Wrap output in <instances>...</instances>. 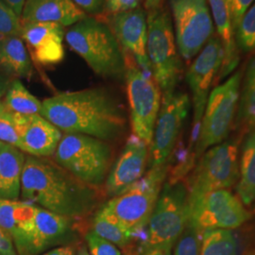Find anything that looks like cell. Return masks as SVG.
I'll use <instances>...</instances> for the list:
<instances>
[{"label": "cell", "mask_w": 255, "mask_h": 255, "mask_svg": "<svg viewBox=\"0 0 255 255\" xmlns=\"http://www.w3.org/2000/svg\"><path fill=\"white\" fill-rule=\"evenodd\" d=\"M207 2L214 26L217 28L218 37L223 48V61L219 74V80H222L233 73L238 66L239 50L236 43L227 0H207Z\"/></svg>", "instance_id": "obj_21"}, {"label": "cell", "mask_w": 255, "mask_h": 255, "mask_svg": "<svg viewBox=\"0 0 255 255\" xmlns=\"http://www.w3.org/2000/svg\"><path fill=\"white\" fill-rule=\"evenodd\" d=\"M238 50L250 53L255 50V2L248 9L235 30Z\"/></svg>", "instance_id": "obj_29"}, {"label": "cell", "mask_w": 255, "mask_h": 255, "mask_svg": "<svg viewBox=\"0 0 255 255\" xmlns=\"http://www.w3.org/2000/svg\"><path fill=\"white\" fill-rule=\"evenodd\" d=\"M146 54L151 75L164 94L176 91L182 75V60L168 11L160 7L146 14Z\"/></svg>", "instance_id": "obj_7"}, {"label": "cell", "mask_w": 255, "mask_h": 255, "mask_svg": "<svg viewBox=\"0 0 255 255\" xmlns=\"http://www.w3.org/2000/svg\"><path fill=\"white\" fill-rule=\"evenodd\" d=\"M0 66L16 77L29 79L32 76L31 59L21 37H0Z\"/></svg>", "instance_id": "obj_23"}, {"label": "cell", "mask_w": 255, "mask_h": 255, "mask_svg": "<svg viewBox=\"0 0 255 255\" xmlns=\"http://www.w3.org/2000/svg\"><path fill=\"white\" fill-rule=\"evenodd\" d=\"M149 156V146L131 134L126 141L106 179L105 194L112 199L122 194L138 182L145 174Z\"/></svg>", "instance_id": "obj_16"}, {"label": "cell", "mask_w": 255, "mask_h": 255, "mask_svg": "<svg viewBox=\"0 0 255 255\" xmlns=\"http://www.w3.org/2000/svg\"><path fill=\"white\" fill-rule=\"evenodd\" d=\"M21 28L20 17L3 0H0V37L20 36Z\"/></svg>", "instance_id": "obj_31"}, {"label": "cell", "mask_w": 255, "mask_h": 255, "mask_svg": "<svg viewBox=\"0 0 255 255\" xmlns=\"http://www.w3.org/2000/svg\"><path fill=\"white\" fill-rule=\"evenodd\" d=\"M190 110L189 96L182 92L164 94L149 146L150 167L168 162Z\"/></svg>", "instance_id": "obj_14"}, {"label": "cell", "mask_w": 255, "mask_h": 255, "mask_svg": "<svg viewBox=\"0 0 255 255\" xmlns=\"http://www.w3.org/2000/svg\"><path fill=\"white\" fill-rule=\"evenodd\" d=\"M53 157L64 170L97 189L105 183L113 165L109 142L78 133H64Z\"/></svg>", "instance_id": "obj_6"}, {"label": "cell", "mask_w": 255, "mask_h": 255, "mask_svg": "<svg viewBox=\"0 0 255 255\" xmlns=\"http://www.w3.org/2000/svg\"><path fill=\"white\" fill-rule=\"evenodd\" d=\"M239 181L237 192L240 201L245 205H251L255 201V129L248 132L242 145Z\"/></svg>", "instance_id": "obj_24"}, {"label": "cell", "mask_w": 255, "mask_h": 255, "mask_svg": "<svg viewBox=\"0 0 255 255\" xmlns=\"http://www.w3.org/2000/svg\"><path fill=\"white\" fill-rule=\"evenodd\" d=\"M143 0H105L104 9L110 15L128 11L140 7Z\"/></svg>", "instance_id": "obj_35"}, {"label": "cell", "mask_w": 255, "mask_h": 255, "mask_svg": "<svg viewBox=\"0 0 255 255\" xmlns=\"http://www.w3.org/2000/svg\"><path fill=\"white\" fill-rule=\"evenodd\" d=\"M5 144H6V143H3V142H1V141H0V148H1L2 146H4Z\"/></svg>", "instance_id": "obj_45"}, {"label": "cell", "mask_w": 255, "mask_h": 255, "mask_svg": "<svg viewBox=\"0 0 255 255\" xmlns=\"http://www.w3.org/2000/svg\"><path fill=\"white\" fill-rule=\"evenodd\" d=\"M85 17L72 0H26L20 20L21 24L56 23L67 27Z\"/></svg>", "instance_id": "obj_20"}, {"label": "cell", "mask_w": 255, "mask_h": 255, "mask_svg": "<svg viewBox=\"0 0 255 255\" xmlns=\"http://www.w3.org/2000/svg\"><path fill=\"white\" fill-rule=\"evenodd\" d=\"M129 255V254H126V255Z\"/></svg>", "instance_id": "obj_47"}, {"label": "cell", "mask_w": 255, "mask_h": 255, "mask_svg": "<svg viewBox=\"0 0 255 255\" xmlns=\"http://www.w3.org/2000/svg\"><path fill=\"white\" fill-rule=\"evenodd\" d=\"M188 223V189L182 182L164 184L146 225L143 250L158 245H173ZM139 254V255H140Z\"/></svg>", "instance_id": "obj_9"}, {"label": "cell", "mask_w": 255, "mask_h": 255, "mask_svg": "<svg viewBox=\"0 0 255 255\" xmlns=\"http://www.w3.org/2000/svg\"><path fill=\"white\" fill-rule=\"evenodd\" d=\"M3 1L16 13L17 16L21 17L26 0H3Z\"/></svg>", "instance_id": "obj_40"}, {"label": "cell", "mask_w": 255, "mask_h": 255, "mask_svg": "<svg viewBox=\"0 0 255 255\" xmlns=\"http://www.w3.org/2000/svg\"><path fill=\"white\" fill-rule=\"evenodd\" d=\"M13 115L22 151L35 157L53 156L63 132L41 115Z\"/></svg>", "instance_id": "obj_19"}, {"label": "cell", "mask_w": 255, "mask_h": 255, "mask_svg": "<svg viewBox=\"0 0 255 255\" xmlns=\"http://www.w3.org/2000/svg\"><path fill=\"white\" fill-rule=\"evenodd\" d=\"M64 133L117 140L127 127V117L119 98L109 89L94 87L57 94L42 102L40 114Z\"/></svg>", "instance_id": "obj_1"}, {"label": "cell", "mask_w": 255, "mask_h": 255, "mask_svg": "<svg viewBox=\"0 0 255 255\" xmlns=\"http://www.w3.org/2000/svg\"><path fill=\"white\" fill-rule=\"evenodd\" d=\"M41 255H77V250L72 245L56 247Z\"/></svg>", "instance_id": "obj_39"}, {"label": "cell", "mask_w": 255, "mask_h": 255, "mask_svg": "<svg viewBox=\"0 0 255 255\" xmlns=\"http://www.w3.org/2000/svg\"><path fill=\"white\" fill-rule=\"evenodd\" d=\"M202 232L188 222L174 245V255H201Z\"/></svg>", "instance_id": "obj_30"}, {"label": "cell", "mask_w": 255, "mask_h": 255, "mask_svg": "<svg viewBox=\"0 0 255 255\" xmlns=\"http://www.w3.org/2000/svg\"><path fill=\"white\" fill-rule=\"evenodd\" d=\"M125 79L132 134L150 146L161 108L162 91L153 77L137 64H127Z\"/></svg>", "instance_id": "obj_11"}, {"label": "cell", "mask_w": 255, "mask_h": 255, "mask_svg": "<svg viewBox=\"0 0 255 255\" xmlns=\"http://www.w3.org/2000/svg\"><path fill=\"white\" fill-rule=\"evenodd\" d=\"M242 201L227 189L209 192L188 201V222L201 231L240 227L250 219Z\"/></svg>", "instance_id": "obj_13"}, {"label": "cell", "mask_w": 255, "mask_h": 255, "mask_svg": "<svg viewBox=\"0 0 255 255\" xmlns=\"http://www.w3.org/2000/svg\"><path fill=\"white\" fill-rule=\"evenodd\" d=\"M77 255H90L87 250V247L84 245H81L77 249Z\"/></svg>", "instance_id": "obj_43"}, {"label": "cell", "mask_w": 255, "mask_h": 255, "mask_svg": "<svg viewBox=\"0 0 255 255\" xmlns=\"http://www.w3.org/2000/svg\"><path fill=\"white\" fill-rule=\"evenodd\" d=\"M64 38L92 70L104 78L125 77L127 62L109 25L86 16L68 28Z\"/></svg>", "instance_id": "obj_4"}, {"label": "cell", "mask_w": 255, "mask_h": 255, "mask_svg": "<svg viewBox=\"0 0 255 255\" xmlns=\"http://www.w3.org/2000/svg\"><path fill=\"white\" fill-rule=\"evenodd\" d=\"M253 255V254H250V255Z\"/></svg>", "instance_id": "obj_46"}, {"label": "cell", "mask_w": 255, "mask_h": 255, "mask_svg": "<svg viewBox=\"0 0 255 255\" xmlns=\"http://www.w3.org/2000/svg\"><path fill=\"white\" fill-rule=\"evenodd\" d=\"M64 27L60 24L27 23L22 24L20 37L37 64L48 66L64 60Z\"/></svg>", "instance_id": "obj_18"}, {"label": "cell", "mask_w": 255, "mask_h": 255, "mask_svg": "<svg viewBox=\"0 0 255 255\" xmlns=\"http://www.w3.org/2000/svg\"><path fill=\"white\" fill-rule=\"evenodd\" d=\"M0 141L15 146L22 151V144L16 130L14 115L8 110L0 116Z\"/></svg>", "instance_id": "obj_32"}, {"label": "cell", "mask_w": 255, "mask_h": 255, "mask_svg": "<svg viewBox=\"0 0 255 255\" xmlns=\"http://www.w3.org/2000/svg\"><path fill=\"white\" fill-rule=\"evenodd\" d=\"M238 156L239 145L235 139L212 146L201 155L188 184V201L235 185L239 178Z\"/></svg>", "instance_id": "obj_10"}, {"label": "cell", "mask_w": 255, "mask_h": 255, "mask_svg": "<svg viewBox=\"0 0 255 255\" xmlns=\"http://www.w3.org/2000/svg\"><path fill=\"white\" fill-rule=\"evenodd\" d=\"M231 18L233 23L234 30H236L237 25L247 10L254 4L255 0H227Z\"/></svg>", "instance_id": "obj_34"}, {"label": "cell", "mask_w": 255, "mask_h": 255, "mask_svg": "<svg viewBox=\"0 0 255 255\" xmlns=\"http://www.w3.org/2000/svg\"><path fill=\"white\" fill-rule=\"evenodd\" d=\"M163 0H145V5L148 10L155 9L162 7Z\"/></svg>", "instance_id": "obj_42"}, {"label": "cell", "mask_w": 255, "mask_h": 255, "mask_svg": "<svg viewBox=\"0 0 255 255\" xmlns=\"http://www.w3.org/2000/svg\"><path fill=\"white\" fill-rule=\"evenodd\" d=\"M173 245H158V246L149 247L142 251L139 255H172Z\"/></svg>", "instance_id": "obj_38"}, {"label": "cell", "mask_w": 255, "mask_h": 255, "mask_svg": "<svg viewBox=\"0 0 255 255\" xmlns=\"http://www.w3.org/2000/svg\"><path fill=\"white\" fill-rule=\"evenodd\" d=\"M175 39L182 59L191 60L214 35L207 0H170Z\"/></svg>", "instance_id": "obj_12"}, {"label": "cell", "mask_w": 255, "mask_h": 255, "mask_svg": "<svg viewBox=\"0 0 255 255\" xmlns=\"http://www.w3.org/2000/svg\"><path fill=\"white\" fill-rule=\"evenodd\" d=\"M168 170V162L150 167L138 182L122 194L109 199L98 211L119 223L133 237L146 228Z\"/></svg>", "instance_id": "obj_5"}, {"label": "cell", "mask_w": 255, "mask_h": 255, "mask_svg": "<svg viewBox=\"0 0 255 255\" xmlns=\"http://www.w3.org/2000/svg\"><path fill=\"white\" fill-rule=\"evenodd\" d=\"M84 237L90 255H122L118 247L99 237L91 230Z\"/></svg>", "instance_id": "obj_33"}, {"label": "cell", "mask_w": 255, "mask_h": 255, "mask_svg": "<svg viewBox=\"0 0 255 255\" xmlns=\"http://www.w3.org/2000/svg\"><path fill=\"white\" fill-rule=\"evenodd\" d=\"M243 71L238 70L211 92L195 143V160L228 136L237 116Z\"/></svg>", "instance_id": "obj_8"}, {"label": "cell", "mask_w": 255, "mask_h": 255, "mask_svg": "<svg viewBox=\"0 0 255 255\" xmlns=\"http://www.w3.org/2000/svg\"><path fill=\"white\" fill-rule=\"evenodd\" d=\"M9 79L0 72V99L6 95V93L9 89Z\"/></svg>", "instance_id": "obj_41"}, {"label": "cell", "mask_w": 255, "mask_h": 255, "mask_svg": "<svg viewBox=\"0 0 255 255\" xmlns=\"http://www.w3.org/2000/svg\"><path fill=\"white\" fill-rule=\"evenodd\" d=\"M237 113V125L241 130L255 129V57L247 65L242 78Z\"/></svg>", "instance_id": "obj_25"}, {"label": "cell", "mask_w": 255, "mask_h": 255, "mask_svg": "<svg viewBox=\"0 0 255 255\" xmlns=\"http://www.w3.org/2000/svg\"><path fill=\"white\" fill-rule=\"evenodd\" d=\"M6 111H7V108H6L5 104H4V102H3V101H0V116H1L3 113H5Z\"/></svg>", "instance_id": "obj_44"}, {"label": "cell", "mask_w": 255, "mask_h": 255, "mask_svg": "<svg viewBox=\"0 0 255 255\" xmlns=\"http://www.w3.org/2000/svg\"><path fill=\"white\" fill-rule=\"evenodd\" d=\"M20 197L21 201L73 220L89 216L100 201L97 188L79 181L54 161L31 155L26 156Z\"/></svg>", "instance_id": "obj_2"}, {"label": "cell", "mask_w": 255, "mask_h": 255, "mask_svg": "<svg viewBox=\"0 0 255 255\" xmlns=\"http://www.w3.org/2000/svg\"><path fill=\"white\" fill-rule=\"evenodd\" d=\"M111 29L117 37L121 47L131 55L134 62L145 73L151 75L146 54L147 22L142 8L111 15ZM152 76V75H151Z\"/></svg>", "instance_id": "obj_17"}, {"label": "cell", "mask_w": 255, "mask_h": 255, "mask_svg": "<svg viewBox=\"0 0 255 255\" xmlns=\"http://www.w3.org/2000/svg\"><path fill=\"white\" fill-rule=\"evenodd\" d=\"M75 5L83 10L85 13L97 14L105 7V0H72Z\"/></svg>", "instance_id": "obj_36"}, {"label": "cell", "mask_w": 255, "mask_h": 255, "mask_svg": "<svg viewBox=\"0 0 255 255\" xmlns=\"http://www.w3.org/2000/svg\"><path fill=\"white\" fill-rule=\"evenodd\" d=\"M0 227L8 233L18 255H43L76 239L73 219L20 200H0Z\"/></svg>", "instance_id": "obj_3"}, {"label": "cell", "mask_w": 255, "mask_h": 255, "mask_svg": "<svg viewBox=\"0 0 255 255\" xmlns=\"http://www.w3.org/2000/svg\"><path fill=\"white\" fill-rule=\"evenodd\" d=\"M25 160V153L15 146L5 144L0 148V200L18 201Z\"/></svg>", "instance_id": "obj_22"}, {"label": "cell", "mask_w": 255, "mask_h": 255, "mask_svg": "<svg viewBox=\"0 0 255 255\" xmlns=\"http://www.w3.org/2000/svg\"><path fill=\"white\" fill-rule=\"evenodd\" d=\"M237 239L230 230H206L202 233L200 255H237Z\"/></svg>", "instance_id": "obj_28"}, {"label": "cell", "mask_w": 255, "mask_h": 255, "mask_svg": "<svg viewBox=\"0 0 255 255\" xmlns=\"http://www.w3.org/2000/svg\"><path fill=\"white\" fill-rule=\"evenodd\" d=\"M3 102L7 110L13 114L31 116L40 115L42 111V102L30 94L19 80L10 82Z\"/></svg>", "instance_id": "obj_26"}, {"label": "cell", "mask_w": 255, "mask_h": 255, "mask_svg": "<svg viewBox=\"0 0 255 255\" xmlns=\"http://www.w3.org/2000/svg\"><path fill=\"white\" fill-rule=\"evenodd\" d=\"M0 255H18L11 238L0 227Z\"/></svg>", "instance_id": "obj_37"}, {"label": "cell", "mask_w": 255, "mask_h": 255, "mask_svg": "<svg viewBox=\"0 0 255 255\" xmlns=\"http://www.w3.org/2000/svg\"><path fill=\"white\" fill-rule=\"evenodd\" d=\"M91 231L120 249L127 250L133 241L132 235L119 223L97 211L92 220Z\"/></svg>", "instance_id": "obj_27"}, {"label": "cell", "mask_w": 255, "mask_h": 255, "mask_svg": "<svg viewBox=\"0 0 255 255\" xmlns=\"http://www.w3.org/2000/svg\"><path fill=\"white\" fill-rule=\"evenodd\" d=\"M223 61V48L218 36L213 35L201 52L196 56L186 73V81L192 93L194 119L192 143H196L201 120L209 97L210 88L218 79Z\"/></svg>", "instance_id": "obj_15"}]
</instances>
